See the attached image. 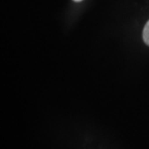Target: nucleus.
I'll list each match as a JSON object with an SVG mask.
<instances>
[{
    "instance_id": "f257e3e1",
    "label": "nucleus",
    "mask_w": 149,
    "mask_h": 149,
    "mask_svg": "<svg viewBox=\"0 0 149 149\" xmlns=\"http://www.w3.org/2000/svg\"><path fill=\"white\" fill-rule=\"evenodd\" d=\"M143 39L144 42L149 46V20L144 26L143 31Z\"/></svg>"
},
{
    "instance_id": "f03ea898",
    "label": "nucleus",
    "mask_w": 149,
    "mask_h": 149,
    "mask_svg": "<svg viewBox=\"0 0 149 149\" xmlns=\"http://www.w3.org/2000/svg\"><path fill=\"white\" fill-rule=\"evenodd\" d=\"M73 1H74V2H81L82 0H73Z\"/></svg>"
}]
</instances>
